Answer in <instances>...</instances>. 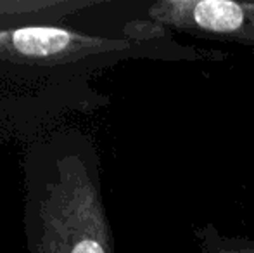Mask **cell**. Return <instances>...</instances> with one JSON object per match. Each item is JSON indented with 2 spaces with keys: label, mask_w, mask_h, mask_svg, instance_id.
<instances>
[{
  "label": "cell",
  "mask_w": 254,
  "mask_h": 253,
  "mask_svg": "<svg viewBox=\"0 0 254 253\" xmlns=\"http://www.w3.org/2000/svg\"><path fill=\"white\" fill-rule=\"evenodd\" d=\"M23 173L28 253H116L101 158L87 134L71 128L35 142Z\"/></svg>",
  "instance_id": "obj_1"
},
{
  "label": "cell",
  "mask_w": 254,
  "mask_h": 253,
  "mask_svg": "<svg viewBox=\"0 0 254 253\" xmlns=\"http://www.w3.org/2000/svg\"><path fill=\"white\" fill-rule=\"evenodd\" d=\"M137 38H109L64 26H28L0 31V63L37 68L74 66L97 58L135 54Z\"/></svg>",
  "instance_id": "obj_2"
},
{
  "label": "cell",
  "mask_w": 254,
  "mask_h": 253,
  "mask_svg": "<svg viewBox=\"0 0 254 253\" xmlns=\"http://www.w3.org/2000/svg\"><path fill=\"white\" fill-rule=\"evenodd\" d=\"M147 17L180 33L254 47V2L159 0L149 7Z\"/></svg>",
  "instance_id": "obj_3"
},
{
  "label": "cell",
  "mask_w": 254,
  "mask_h": 253,
  "mask_svg": "<svg viewBox=\"0 0 254 253\" xmlns=\"http://www.w3.org/2000/svg\"><path fill=\"white\" fill-rule=\"evenodd\" d=\"M99 3V0H0V31L56 26Z\"/></svg>",
  "instance_id": "obj_4"
},
{
  "label": "cell",
  "mask_w": 254,
  "mask_h": 253,
  "mask_svg": "<svg viewBox=\"0 0 254 253\" xmlns=\"http://www.w3.org/2000/svg\"><path fill=\"white\" fill-rule=\"evenodd\" d=\"M195 240L202 253H254L253 240L221 234L211 222L195 229Z\"/></svg>",
  "instance_id": "obj_5"
}]
</instances>
